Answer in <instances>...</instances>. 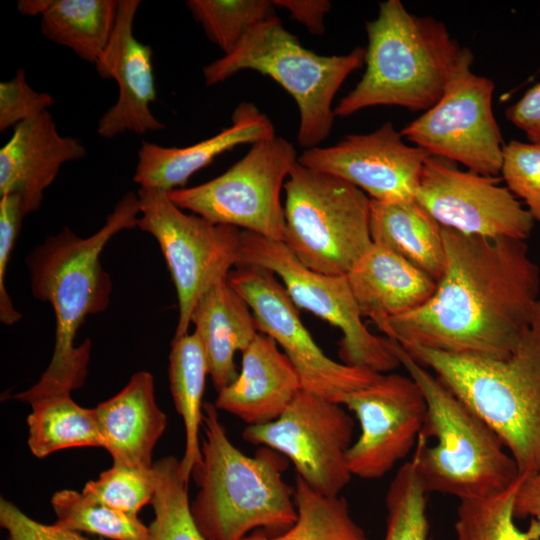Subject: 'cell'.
<instances>
[{"label": "cell", "instance_id": "1", "mask_svg": "<svg viewBox=\"0 0 540 540\" xmlns=\"http://www.w3.org/2000/svg\"><path fill=\"white\" fill-rule=\"evenodd\" d=\"M443 272L421 307L382 331L404 349L424 347L488 359L510 356L539 302L540 274L524 240L442 227Z\"/></svg>", "mask_w": 540, "mask_h": 540}, {"label": "cell", "instance_id": "2", "mask_svg": "<svg viewBox=\"0 0 540 540\" xmlns=\"http://www.w3.org/2000/svg\"><path fill=\"white\" fill-rule=\"evenodd\" d=\"M138 194H125L94 234L81 237L70 228L48 236L26 257L33 296L51 305L55 316V344L51 361L39 381L14 398L35 400L71 394L83 386L91 353L87 339L76 346L79 328L89 315L105 311L112 283L100 256L106 244L123 230L138 226Z\"/></svg>", "mask_w": 540, "mask_h": 540}, {"label": "cell", "instance_id": "3", "mask_svg": "<svg viewBox=\"0 0 540 540\" xmlns=\"http://www.w3.org/2000/svg\"><path fill=\"white\" fill-rule=\"evenodd\" d=\"M202 459L192 476L199 491L190 504L208 540H243L253 530L283 532L297 520L294 489L284 480L285 456L262 446L254 456L229 439L212 403L203 406Z\"/></svg>", "mask_w": 540, "mask_h": 540}, {"label": "cell", "instance_id": "4", "mask_svg": "<svg viewBox=\"0 0 540 540\" xmlns=\"http://www.w3.org/2000/svg\"><path fill=\"white\" fill-rule=\"evenodd\" d=\"M389 345L426 401L425 423L411 459L426 493L464 500L510 487L520 473L496 432L398 343L389 339Z\"/></svg>", "mask_w": 540, "mask_h": 540}, {"label": "cell", "instance_id": "5", "mask_svg": "<svg viewBox=\"0 0 540 540\" xmlns=\"http://www.w3.org/2000/svg\"><path fill=\"white\" fill-rule=\"evenodd\" d=\"M405 350L496 432L520 475L540 472V300L528 330L507 358L424 347Z\"/></svg>", "mask_w": 540, "mask_h": 540}, {"label": "cell", "instance_id": "6", "mask_svg": "<svg viewBox=\"0 0 540 540\" xmlns=\"http://www.w3.org/2000/svg\"><path fill=\"white\" fill-rule=\"evenodd\" d=\"M368 46L361 80L334 108L348 117L372 106L428 110L442 96L462 47L446 26L406 10L400 0L379 4L366 23Z\"/></svg>", "mask_w": 540, "mask_h": 540}, {"label": "cell", "instance_id": "7", "mask_svg": "<svg viewBox=\"0 0 540 540\" xmlns=\"http://www.w3.org/2000/svg\"><path fill=\"white\" fill-rule=\"evenodd\" d=\"M365 61V49L324 56L306 49L275 15L252 29L230 53L203 67L207 86L242 70H253L279 83L299 110L298 143L318 147L330 134L333 99L347 77Z\"/></svg>", "mask_w": 540, "mask_h": 540}, {"label": "cell", "instance_id": "8", "mask_svg": "<svg viewBox=\"0 0 540 540\" xmlns=\"http://www.w3.org/2000/svg\"><path fill=\"white\" fill-rule=\"evenodd\" d=\"M284 190L283 243L309 269L346 276L373 244L369 196L341 178L298 161Z\"/></svg>", "mask_w": 540, "mask_h": 540}, {"label": "cell", "instance_id": "9", "mask_svg": "<svg viewBox=\"0 0 540 540\" xmlns=\"http://www.w3.org/2000/svg\"><path fill=\"white\" fill-rule=\"evenodd\" d=\"M297 161L293 145L275 135L252 144L221 175L197 186L171 190L167 195L179 208L213 223L283 242L281 190Z\"/></svg>", "mask_w": 540, "mask_h": 540}, {"label": "cell", "instance_id": "10", "mask_svg": "<svg viewBox=\"0 0 540 540\" xmlns=\"http://www.w3.org/2000/svg\"><path fill=\"white\" fill-rule=\"evenodd\" d=\"M138 226L158 242L178 299L174 338L188 334L198 300L239 266L242 230L188 214L167 192L139 188Z\"/></svg>", "mask_w": 540, "mask_h": 540}, {"label": "cell", "instance_id": "11", "mask_svg": "<svg viewBox=\"0 0 540 540\" xmlns=\"http://www.w3.org/2000/svg\"><path fill=\"white\" fill-rule=\"evenodd\" d=\"M473 60L463 47L440 99L400 132L431 156L497 177L505 144L492 109L495 85L472 71Z\"/></svg>", "mask_w": 540, "mask_h": 540}, {"label": "cell", "instance_id": "12", "mask_svg": "<svg viewBox=\"0 0 540 540\" xmlns=\"http://www.w3.org/2000/svg\"><path fill=\"white\" fill-rule=\"evenodd\" d=\"M239 266H258L278 276L297 308L339 328L344 364L384 374L401 366L388 338L371 333L362 321L346 276L327 275L303 265L288 247L243 231Z\"/></svg>", "mask_w": 540, "mask_h": 540}, {"label": "cell", "instance_id": "13", "mask_svg": "<svg viewBox=\"0 0 540 540\" xmlns=\"http://www.w3.org/2000/svg\"><path fill=\"white\" fill-rule=\"evenodd\" d=\"M228 282L248 303L259 332L283 349L302 390L344 404L348 396L381 375L328 357L304 326L297 306L273 272L258 266H238L230 272Z\"/></svg>", "mask_w": 540, "mask_h": 540}, {"label": "cell", "instance_id": "14", "mask_svg": "<svg viewBox=\"0 0 540 540\" xmlns=\"http://www.w3.org/2000/svg\"><path fill=\"white\" fill-rule=\"evenodd\" d=\"M343 406L301 390L279 418L247 426L243 438L288 458L316 492L340 496L352 478L347 453L355 426Z\"/></svg>", "mask_w": 540, "mask_h": 540}, {"label": "cell", "instance_id": "15", "mask_svg": "<svg viewBox=\"0 0 540 540\" xmlns=\"http://www.w3.org/2000/svg\"><path fill=\"white\" fill-rule=\"evenodd\" d=\"M414 199L441 227L467 235L529 237L534 220L498 178L462 171L445 159L429 156Z\"/></svg>", "mask_w": 540, "mask_h": 540}, {"label": "cell", "instance_id": "16", "mask_svg": "<svg viewBox=\"0 0 540 540\" xmlns=\"http://www.w3.org/2000/svg\"><path fill=\"white\" fill-rule=\"evenodd\" d=\"M344 406L357 418L360 434L347 453L352 476L379 479L415 447L427 406L418 384L408 375L381 374L352 393Z\"/></svg>", "mask_w": 540, "mask_h": 540}, {"label": "cell", "instance_id": "17", "mask_svg": "<svg viewBox=\"0 0 540 540\" xmlns=\"http://www.w3.org/2000/svg\"><path fill=\"white\" fill-rule=\"evenodd\" d=\"M430 154L403 141L391 122L366 134H350L335 145L305 149L298 162L356 186L376 201L414 199Z\"/></svg>", "mask_w": 540, "mask_h": 540}, {"label": "cell", "instance_id": "18", "mask_svg": "<svg viewBox=\"0 0 540 540\" xmlns=\"http://www.w3.org/2000/svg\"><path fill=\"white\" fill-rule=\"evenodd\" d=\"M139 0H119L115 27L103 54L95 63L99 77L114 79L118 98L99 119L97 133L112 139L122 133L142 135L165 128L150 106L156 100L152 49L138 41L133 23Z\"/></svg>", "mask_w": 540, "mask_h": 540}, {"label": "cell", "instance_id": "19", "mask_svg": "<svg viewBox=\"0 0 540 540\" xmlns=\"http://www.w3.org/2000/svg\"><path fill=\"white\" fill-rule=\"evenodd\" d=\"M86 154L77 139L58 133L48 111L22 122L0 149V196L17 195L25 216L37 212L61 167Z\"/></svg>", "mask_w": 540, "mask_h": 540}, {"label": "cell", "instance_id": "20", "mask_svg": "<svg viewBox=\"0 0 540 540\" xmlns=\"http://www.w3.org/2000/svg\"><path fill=\"white\" fill-rule=\"evenodd\" d=\"M232 123L214 136L187 147H163L143 142L138 150L134 182L140 188L169 192L184 188L188 179L221 154L243 144L275 136L270 118L251 102H241Z\"/></svg>", "mask_w": 540, "mask_h": 540}, {"label": "cell", "instance_id": "21", "mask_svg": "<svg viewBox=\"0 0 540 540\" xmlns=\"http://www.w3.org/2000/svg\"><path fill=\"white\" fill-rule=\"evenodd\" d=\"M302 390L299 376L277 343L261 332L242 352L241 370L218 392L215 406L248 426L272 422Z\"/></svg>", "mask_w": 540, "mask_h": 540}, {"label": "cell", "instance_id": "22", "mask_svg": "<svg viewBox=\"0 0 540 540\" xmlns=\"http://www.w3.org/2000/svg\"><path fill=\"white\" fill-rule=\"evenodd\" d=\"M101 447L113 464L149 469L152 452L167 426L165 413L155 399L154 378L136 372L115 396L95 408Z\"/></svg>", "mask_w": 540, "mask_h": 540}, {"label": "cell", "instance_id": "23", "mask_svg": "<svg viewBox=\"0 0 540 540\" xmlns=\"http://www.w3.org/2000/svg\"><path fill=\"white\" fill-rule=\"evenodd\" d=\"M363 316L381 330L385 323L418 309L436 281L395 252L372 244L346 275Z\"/></svg>", "mask_w": 540, "mask_h": 540}, {"label": "cell", "instance_id": "24", "mask_svg": "<svg viewBox=\"0 0 540 540\" xmlns=\"http://www.w3.org/2000/svg\"><path fill=\"white\" fill-rule=\"evenodd\" d=\"M191 324L204 348L209 375L219 392L238 376L234 356L258 335L256 319L228 278L209 289L194 307Z\"/></svg>", "mask_w": 540, "mask_h": 540}, {"label": "cell", "instance_id": "25", "mask_svg": "<svg viewBox=\"0 0 540 540\" xmlns=\"http://www.w3.org/2000/svg\"><path fill=\"white\" fill-rule=\"evenodd\" d=\"M17 6L23 15L41 16L44 37L95 65L111 39L119 0H21Z\"/></svg>", "mask_w": 540, "mask_h": 540}, {"label": "cell", "instance_id": "26", "mask_svg": "<svg viewBox=\"0 0 540 540\" xmlns=\"http://www.w3.org/2000/svg\"><path fill=\"white\" fill-rule=\"evenodd\" d=\"M370 233L373 244L395 252L439 280L445 264L442 227L415 199H371Z\"/></svg>", "mask_w": 540, "mask_h": 540}, {"label": "cell", "instance_id": "27", "mask_svg": "<svg viewBox=\"0 0 540 540\" xmlns=\"http://www.w3.org/2000/svg\"><path fill=\"white\" fill-rule=\"evenodd\" d=\"M207 375V358L199 337L193 332L173 338L169 355V382L175 408L185 427V451L180 460V472L187 483L202 459L199 433Z\"/></svg>", "mask_w": 540, "mask_h": 540}, {"label": "cell", "instance_id": "28", "mask_svg": "<svg viewBox=\"0 0 540 540\" xmlns=\"http://www.w3.org/2000/svg\"><path fill=\"white\" fill-rule=\"evenodd\" d=\"M30 405L27 443L35 457L73 447H101L94 408L78 405L70 394L41 398Z\"/></svg>", "mask_w": 540, "mask_h": 540}, {"label": "cell", "instance_id": "29", "mask_svg": "<svg viewBox=\"0 0 540 540\" xmlns=\"http://www.w3.org/2000/svg\"><path fill=\"white\" fill-rule=\"evenodd\" d=\"M294 500L298 516L291 527L277 535L256 530L243 540H370L345 498L322 495L297 476Z\"/></svg>", "mask_w": 540, "mask_h": 540}, {"label": "cell", "instance_id": "30", "mask_svg": "<svg viewBox=\"0 0 540 540\" xmlns=\"http://www.w3.org/2000/svg\"><path fill=\"white\" fill-rule=\"evenodd\" d=\"M522 477L500 493L459 500L454 526L457 540H540V521L531 518L526 530H520L514 521V501Z\"/></svg>", "mask_w": 540, "mask_h": 540}, {"label": "cell", "instance_id": "31", "mask_svg": "<svg viewBox=\"0 0 540 540\" xmlns=\"http://www.w3.org/2000/svg\"><path fill=\"white\" fill-rule=\"evenodd\" d=\"M155 493L151 501L154 518L149 540H208L199 530L188 499V484L181 476L180 461L166 456L153 464Z\"/></svg>", "mask_w": 540, "mask_h": 540}, {"label": "cell", "instance_id": "32", "mask_svg": "<svg viewBox=\"0 0 540 540\" xmlns=\"http://www.w3.org/2000/svg\"><path fill=\"white\" fill-rule=\"evenodd\" d=\"M55 525L112 540H149V528L139 518L97 502L82 492L64 489L53 494Z\"/></svg>", "mask_w": 540, "mask_h": 540}, {"label": "cell", "instance_id": "33", "mask_svg": "<svg viewBox=\"0 0 540 540\" xmlns=\"http://www.w3.org/2000/svg\"><path fill=\"white\" fill-rule=\"evenodd\" d=\"M186 6L224 55L252 29L276 15L273 1L268 0H188Z\"/></svg>", "mask_w": 540, "mask_h": 540}, {"label": "cell", "instance_id": "34", "mask_svg": "<svg viewBox=\"0 0 540 540\" xmlns=\"http://www.w3.org/2000/svg\"><path fill=\"white\" fill-rule=\"evenodd\" d=\"M426 494L412 461L404 463L386 494L384 540H429Z\"/></svg>", "mask_w": 540, "mask_h": 540}, {"label": "cell", "instance_id": "35", "mask_svg": "<svg viewBox=\"0 0 540 540\" xmlns=\"http://www.w3.org/2000/svg\"><path fill=\"white\" fill-rule=\"evenodd\" d=\"M155 488L153 466L141 469L113 464L96 480L87 482L82 493L113 509L138 515L146 504H151Z\"/></svg>", "mask_w": 540, "mask_h": 540}, {"label": "cell", "instance_id": "36", "mask_svg": "<svg viewBox=\"0 0 540 540\" xmlns=\"http://www.w3.org/2000/svg\"><path fill=\"white\" fill-rule=\"evenodd\" d=\"M500 174L509 191L540 221V143L511 140L504 145Z\"/></svg>", "mask_w": 540, "mask_h": 540}, {"label": "cell", "instance_id": "37", "mask_svg": "<svg viewBox=\"0 0 540 540\" xmlns=\"http://www.w3.org/2000/svg\"><path fill=\"white\" fill-rule=\"evenodd\" d=\"M54 103L46 92H38L26 81L24 69L0 83V132L16 127L45 111Z\"/></svg>", "mask_w": 540, "mask_h": 540}, {"label": "cell", "instance_id": "38", "mask_svg": "<svg viewBox=\"0 0 540 540\" xmlns=\"http://www.w3.org/2000/svg\"><path fill=\"white\" fill-rule=\"evenodd\" d=\"M25 217L21 199L15 194L0 196V320L14 325L21 320L6 289V271Z\"/></svg>", "mask_w": 540, "mask_h": 540}, {"label": "cell", "instance_id": "39", "mask_svg": "<svg viewBox=\"0 0 540 540\" xmlns=\"http://www.w3.org/2000/svg\"><path fill=\"white\" fill-rule=\"evenodd\" d=\"M0 525L8 533L7 540H92L55 524L40 523L4 498L0 500Z\"/></svg>", "mask_w": 540, "mask_h": 540}, {"label": "cell", "instance_id": "40", "mask_svg": "<svg viewBox=\"0 0 540 540\" xmlns=\"http://www.w3.org/2000/svg\"><path fill=\"white\" fill-rule=\"evenodd\" d=\"M506 117L525 133L529 142L540 143V82L507 108Z\"/></svg>", "mask_w": 540, "mask_h": 540}, {"label": "cell", "instance_id": "41", "mask_svg": "<svg viewBox=\"0 0 540 540\" xmlns=\"http://www.w3.org/2000/svg\"><path fill=\"white\" fill-rule=\"evenodd\" d=\"M275 7L286 9L290 17L314 35L325 32L324 18L331 10L327 0H274Z\"/></svg>", "mask_w": 540, "mask_h": 540}, {"label": "cell", "instance_id": "42", "mask_svg": "<svg viewBox=\"0 0 540 540\" xmlns=\"http://www.w3.org/2000/svg\"><path fill=\"white\" fill-rule=\"evenodd\" d=\"M514 516L540 521V472L523 475L515 496Z\"/></svg>", "mask_w": 540, "mask_h": 540}]
</instances>
